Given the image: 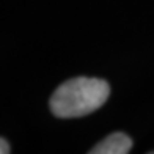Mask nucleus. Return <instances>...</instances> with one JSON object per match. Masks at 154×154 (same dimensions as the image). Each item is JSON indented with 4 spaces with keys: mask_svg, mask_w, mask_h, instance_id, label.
Returning a JSON list of instances; mask_svg holds the SVG:
<instances>
[{
    "mask_svg": "<svg viewBox=\"0 0 154 154\" xmlns=\"http://www.w3.org/2000/svg\"><path fill=\"white\" fill-rule=\"evenodd\" d=\"M132 149V140L123 132H113L99 142L94 148L90 149V154H128Z\"/></svg>",
    "mask_w": 154,
    "mask_h": 154,
    "instance_id": "nucleus-2",
    "label": "nucleus"
},
{
    "mask_svg": "<svg viewBox=\"0 0 154 154\" xmlns=\"http://www.w3.org/2000/svg\"><path fill=\"white\" fill-rule=\"evenodd\" d=\"M110 87L96 77H75L55 90L51 97V110L58 118H79L93 113L106 104Z\"/></svg>",
    "mask_w": 154,
    "mask_h": 154,
    "instance_id": "nucleus-1",
    "label": "nucleus"
},
{
    "mask_svg": "<svg viewBox=\"0 0 154 154\" xmlns=\"http://www.w3.org/2000/svg\"><path fill=\"white\" fill-rule=\"evenodd\" d=\"M8 152H10V145L3 138H0V154H8Z\"/></svg>",
    "mask_w": 154,
    "mask_h": 154,
    "instance_id": "nucleus-3",
    "label": "nucleus"
}]
</instances>
